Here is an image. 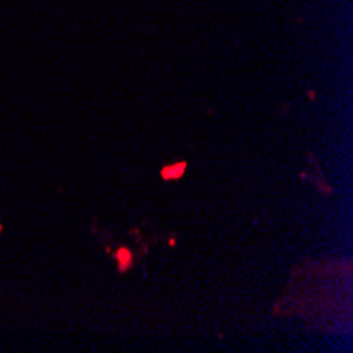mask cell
<instances>
[{
	"label": "cell",
	"mask_w": 353,
	"mask_h": 353,
	"mask_svg": "<svg viewBox=\"0 0 353 353\" xmlns=\"http://www.w3.org/2000/svg\"><path fill=\"white\" fill-rule=\"evenodd\" d=\"M184 171H186V163L180 161L176 165H167V167H163L161 169V178L163 180H178V178H182Z\"/></svg>",
	"instance_id": "cell-1"
},
{
	"label": "cell",
	"mask_w": 353,
	"mask_h": 353,
	"mask_svg": "<svg viewBox=\"0 0 353 353\" xmlns=\"http://www.w3.org/2000/svg\"><path fill=\"white\" fill-rule=\"evenodd\" d=\"M117 260H119V269H121V271H127V269L131 267V262H133V254L127 248H119Z\"/></svg>",
	"instance_id": "cell-2"
}]
</instances>
